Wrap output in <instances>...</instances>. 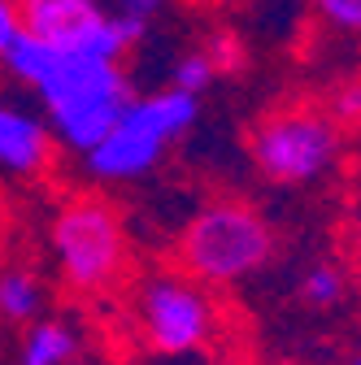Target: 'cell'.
I'll return each instance as SVG.
<instances>
[{"mask_svg":"<svg viewBox=\"0 0 361 365\" xmlns=\"http://www.w3.org/2000/svg\"><path fill=\"white\" fill-rule=\"evenodd\" d=\"M0 61L18 83H26L44 101L57 140L83 157L113 130V122L122 118L131 101V78L122 61L66 53L26 31H18V39L9 43V53Z\"/></svg>","mask_w":361,"mask_h":365,"instance_id":"6da1fadb","label":"cell"},{"mask_svg":"<svg viewBox=\"0 0 361 365\" xmlns=\"http://www.w3.org/2000/svg\"><path fill=\"white\" fill-rule=\"evenodd\" d=\"M279 235L261 209L248 200H209L200 205L174 240V261L205 287H240L275 261Z\"/></svg>","mask_w":361,"mask_h":365,"instance_id":"7a4b0ae2","label":"cell"},{"mask_svg":"<svg viewBox=\"0 0 361 365\" xmlns=\"http://www.w3.org/2000/svg\"><path fill=\"white\" fill-rule=\"evenodd\" d=\"M200 113H205V96L178 91L170 83L157 91H144V96H131L113 130L83 157L87 174L101 182L148 178L166 161V153L200 126Z\"/></svg>","mask_w":361,"mask_h":365,"instance_id":"3957f363","label":"cell"},{"mask_svg":"<svg viewBox=\"0 0 361 365\" xmlns=\"http://www.w3.org/2000/svg\"><path fill=\"white\" fill-rule=\"evenodd\" d=\"M248 161L275 187H313L344 161V126L322 105L270 109L248 130Z\"/></svg>","mask_w":361,"mask_h":365,"instance_id":"277c9868","label":"cell"},{"mask_svg":"<svg viewBox=\"0 0 361 365\" xmlns=\"http://www.w3.org/2000/svg\"><path fill=\"white\" fill-rule=\"evenodd\" d=\"M131 327L153 356H200L222 335V309L200 279L157 269L131 292Z\"/></svg>","mask_w":361,"mask_h":365,"instance_id":"5b68a950","label":"cell"},{"mask_svg":"<svg viewBox=\"0 0 361 365\" xmlns=\"http://www.w3.org/2000/svg\"><path fill=\"white\" fill-rule=\"evenodd\" d=\"M57 274L74 296H105L126 274V226L105 196H66L53 213Z\"/></svg>","mask_w":361,"mask_h":365,"instance_id":"8992f818","label":"cell"},{"mask_svg":"<svg viewBox=\"0 0 361 365\" xmlns=\"http://www.w3.org/2000/svg\"><path fill=\"white\" fill-rule=\"evenodd\" d=\"M14 5L22 31L53 43V48L105 57V61H122L135 48L105 0H14Z\"/></svg>","mask_w":361,"mask_h":365,"instance_id":"52a82bcc","label":"cell"},{"mask_svg":"<svg viewBox=\"0 0 361 365\" xmlns=\"http://www.w3.org/2000/svg\"><path fill=\"white\" fill-rule=\"evenodd\" d=\"M0 165L14 174H44L53 165V130L26 109L0 105Z\"/></svg>","mask_w":361,"mask_h":365,"instance_id":"ba28073f","label":"cell"},{"mask_svg":"<svg viewBox=\"0 0 361 365\" xmlns=\"http://www.w3.org/2000/svg\"><path fill=\"white\" fill-rule=\"evenodd\" d=\"M78 356V331L61 317H44L22 339V365H70Z\"/></svg>","mask_w":361,"mask_h":365,"instance_id":"9c48e42d","label":"cell"},{"mask_svg":"<svg viewBox=\"0 0 361 365\" xmlns=\"http://www.w3.org/2000/svg\"><path fill=\"white\" fill-rule=\"evenodd\" d=\"M296 296L313 313L340 309L348 300V274H344V265H335V261H309L300 269V279H296Z\"/></svg>","mask_w":361,"mask_h":365,"instance_id":"30bf717a","label":"cell"},{"mask_svg":"<svg viewBox=\"0 0 361 365\" xmlns=\"http://www.w3.org/2000/svg\"><path fill=\"white\" fill-rule=\"evenodd\" d=\"M39 309H44V287L31 269L14 265L0 274V317L5 322H35Z\"/></svg>","mask_w":361,"mask_h":365,"instance_id":"8fae6325","label":"cell"},{"mask_svg":"<svg viewBox=\"0 0 361 365\" xmlns=\"http://www.w3.org/2000/svg\"><path fill=\"white\" fill-rule=\"evenodd\" d=\"M222 74L213 70V61L205 57V48L196 43V48H188V53H178L174 61H170V87H178V91H192V96H205V91L218 83Z\"/></svg>","mask_w":361,"mask_h":365,"instance_id":"7c38bea8","label":"cell"},{"mask_svg":"<svg viewBox=\"0 0 361 365\" xmlns=\"http://www.w3.org/2000/svg\"><path fill=\"white\" fill-rule=\"evenodd\" d=\"M109 9H113V18L122 22V31L131 35V43L140 48V43L148 39V31L166 18L170 0H109Z\"/></svg>","mask_w":361,"mask_h":365,"instance_id":"4fadbf2b","label":"cell"},{"mask_svg":"<svg viewBox=\"0 0 361 365\" xmlns=\"http://www.w3.org/2000/svg\"><path fill=\"white\" fill-rule=\"evenodd\" d=\"M200 48H205V57L213 61V70L227 78V74H240L244 66H248V48H244V39L235 35V31H227V26H218V31H209L205 39H200Z\"/></svg>","mask_w":361,"mask_h":365,"instance_id":"5bb4252c","label":"cell"},{"mask_svg":"<svg viewBox=\"0 0 361 365\" xmlns=\"http://www.w3.org/2000/svg\"><path fill=\"white\" fill-rule=\"evenodd\" d=\"M309 9L331 35L361 39V0H309Z\"/></svg>","mask_w":361,"mask_h":365,"instance_id":"9a60e30c","label":"cell"},{"mask_svg":"<svg viewBox=\"0 0 361 365\" xmlns=\"http://www.w3.org/2000/svg\"><path fill=\"white\" fill-rule=\"evenodd\" d=\"M322 109H327L344 130L361 126V78H344V83H335V87L327 91Z\"/></svg>","mask_w":361,"mask_h":365,"instance_id":"2e32d148","label":"cell"},{"mask_svg":"<svg viewBox=\"0 0 361 365\" xmlns=\"http://www.w3.org/2000/svg\"><path fill=\"white\" fill-rule=\"evenodd\" d=\"M18 31H22V22H18V5H14V0H0V57L9 53V43L18 39Z\"/></svg>","mask_w":361,"mask_h":365,"instance_id":"e0dca14e","label":"cell"},{"mask_svg":"<svg viewBox=\"0 0 361 365\" xmlns=\"http://www.w3.org/2000/svg\"><path fill=\"white\" fill-rule=\"evenodd\" d=\"M348 252H352V265L361 269V222L352 226V235H348Z\"/></svg>","mask_w":361,"mask_h":365,"instance_id":"ac0fdd59","label":"cell"},{"mask_svg":"<svg viewBox=\"0 0 361 365\" xmlns=\"http://www.w3.org/2000/svg\"><path fill=\"white\" fill-rule=\"evenodd\" d=\"M178 5H218V0H178Z\"/></svg>","mask_w":361,"mask_h":365,"instance_id":"d6986e66","label":"cell"},{"mask_svg":"<svg viewBox=\"0 0 361 365\" xmlns=\"http://www.w3.org/2000/svg\"><path fill=\"white\" fill-rule=\"evenodd\" d=\"M348 365H361V352H352V356H348Z\"/></svg>","mask_w":361,"mask_h":365,"instance_id":"ffe728a7","label":"cell"}]
</instances>
